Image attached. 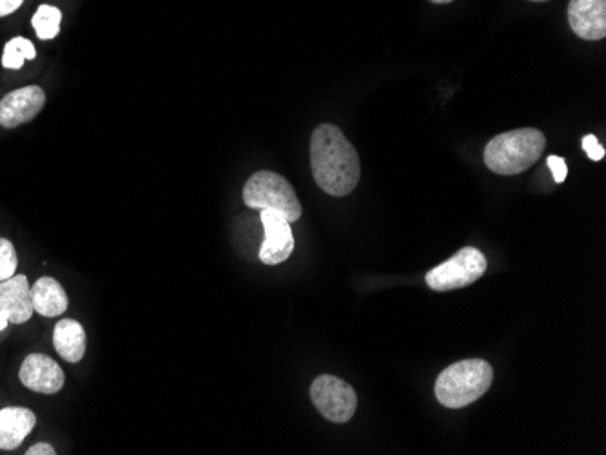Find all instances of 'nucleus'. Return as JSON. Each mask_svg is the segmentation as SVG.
Returning a JSON list of instances; mask_svg holds the SVG:
<instances>
[{
	"label": "nucleus",
	"mask_w": 606,
	"mask_h": 455,
	"mask_svg": "<svg viewBox=\"0 0 606 455\" xmlns=\"http://www.w3.org/2000/svg\"><path fill=\"white\" fill-rule=\"evenodd\" d=\"M311 169L321 191L331 197H348L362 176L358 151L340 127L321 124L311 138Z\"/></svg>",
	"instance_id": "nucleus-1"
},
{
	"label": "nucleus",
	"mask_w": 606,
	"mask_h": 455,
	"mask_svg": "<svg viewBox=\"0 0 606 455\" xmlns=\"http://www.w3.org/2000/svg\"><path fill=\"white\" fill-rule=\"evenodd\" d=\"M546 138L540 129H514L492 138L485 148V164L496 175H519L540 160Z\"/></svg>",
	"instance_id": "nucleus-2"
},
{
	"label": "nucleus",
	"mask_w": 606,
	"mask_h": 455,
	"mask_svg": "<svg viewBox=\"0 0 606 455\" xmlns=\"http://www.w3.org/2000/svg\"><path fill=\"white\" fill-rule=\"evenodd\" d=\"M494 370L483 359H465L446 367L435 379V397L446 408H465L491 389Z\"/></svg>",
	"instance_id": "nucleus-3"
},
{
	"label": "nucleus",
	"mask_w": 606,
	"mask_h": 455,
	"mask_svg": "<svg viewBox=\"0 0 606 455\" xmlns=\"http://www.w3.org/2000/svg\"><path fill=\"white\" fill-rule=\"evenodd\" d=\"M243 202L251 208H273L283 214L289 222H296L302 216V203L296 192L283 176L273 170H258L249 178L243 187Z\"/></svg>",
	"instance_id": "nucleus-4"
},
{
	"label": "nucleus",
	"mask_w": 606,
	"mask_h": 455,
	"mask_svg": "<svg viewBox=\"0 0 606 455\" xmlns=\"http://www.w3.org/2000/svg\"><path fill=\"white\" fill-rule=\"evenodd\" d=\"M487 258L480 249H459L445 264L438 265L425 276L427 286L435 292L454 291L480 280L485 275Z\"/></svg>",
	"instance_id": "nucleus-5"
},
{
	"label": "nucleus",
	"mask_w": 606,
	"mask_h": 455,
	"mask_svg": "<svg viewBox=\"0 0 606 455\" xmlns=\"http://www.w3.org/2000/svg\"><path fill=\"white\" fill-rule=\"evenodd\" d=\"M311 400L321 416L332 422H348L353 419L356 406H358V395L353 387L334 378V376H320L311 384Z\"/></svg>",
	"instance_id": "nucleus-6"
},
{
	"label": "nucleus",
	"mask_w": 606,
	"mask_h": 455,
	"mask_svg": "<svg viewBox=\"0 0 606 455\" xmlns=\"http://www.w3.org/2000/svg\"><path fill=\"white\" fill-rule=\"evenodd\" d=\"M260 219L264 225L265 238L260 248V260L265 265L283 264L294 251L291 222L273 208H262Z\"/></svg>",
	"instance_id": "nucleus-7"
},
{
	"label": "nucleus",
	"mask_w": 606,
	"mask_h": 455,
	"mask_svg": "<svg viewBox=\"0 0 606 455\" xmlns=\"http://www.w3.org/2000/svg\"><path fill=\"white\" fill-rule=\"evenodd\" d=\"M46 93L39 86L15 89L0 100V126L7 129L28 124L45 110Z\"/></svg>",
	"instance_id": "nucleus-8"
},
{
	"label": "nucleus",
	"mask_w": 606,
	"mask_h": 455,
	"mask_svg": "<svg viewBox=\"0 0 606 455\" xmlns=\"http://www.w3.org/2000/svg\"><path fill=\"white\" fill-rule=\"evenodd\" d=\"M21 383L39 394H56L64 387V370L46 354H29L18 372Z\"/></svg>",
	"instance_id": "nucleus-9"
},
{
	"label": "nucleus",
	"mask_w": 606,
	"mask_h": 455,
	"mask_svg": "<svg viewBox=\"0 0 606 455\" xmlns=\"http://www.w3.org/2000/svg\"><path fill=\"white\" fill-rule=\"evenodd\" d=\"M568 23L583 40L605 39L606 0H570Z\"/></svg>",
	"instance_id": "nucleus-10"
},
{
	"label": "nucleus",
	"mask_w": 606,
	"mask_h": 455,
	"mask_svg": "<svg viewBox=\"0 0 606 455\" xmlns=\"http://www.w3.org/2000/svg\"><path fill=\"white\" fill-rule=\"evenodd\" d=\"M0 311L7 314L10 324H26L34 316L31 287L24 275H15L0 281Z\"/></svg>",
	"instance_id": "nucleus-11"
},
{
	"label": "nucleus",
	"mask_w": 606,
	"mask_h": 455,
	"mask_svg": "<svg viewBox=\"0 0 606 455\" xmlns=\"http://www.w3.org/2000/svg\"><path fill=\"white\" fill-rule=\"evenodd\" d=\"M37 417L29 408L8 406L0 410V450H17L35 428Z\"/></svg>",
	"instance_id": "nucleus-12"
},
{
	"label": "nucleus",
	"mask_w": 606,
	"mask_h": 455,
	"mask_svg": "<svg viewBox=\"0 0 606 455\" xmlns=\"http://www.w3.org/2000/svg\"><path fill=\"white\" fill-rule=\"evenodd\" d=\"M31 300H34L35 313L46 318H56L66 313L67 294L64 287L50 276L39 278L31 287Z\"/></svg>",
	"instance_id": "nucleus-13"
},
{
	"label": "nucleus",
	"mask_w": 606,
	"mask_h": 455,
	"mask_svg": "<svg viewBox=\"0 0 606 455\" xmlns=\"http://www.w3.org/2000/svg\"><path fill=\"white\" fill-rule=\"evenodd\" d=\"M53 345L67 363H78L86 354V330L75 319H61L55 325Z\"/></svg>",
	"instance_id": "nucleus-14"
},
{
	"label": "nucleus",
	"mask_w": 606,
	"mask_h": 455,
	"mask_svg": "<svg viewBox=\"0 0 606 455\" xmlns=\"http://www.w3.org/2000/svg\"><path fill=\"white\" fill-rule=\"evenodd\" d=\"M61 21L62 13L59 8L42 4L31 18V24L40 40H51L61 31Z\"/></svg>",
	"instance_id": "nucleus-15"
},
{
	"label": "nucleus",
	"mask_w": 606,
	"mask_h": 455,
	"mask_svg": "<svg viewBox=\"0 0 606 455\" xmlns=\"http://www.w3.org/2000/svg\"><path fill=\"white\" fill-rule=\"evenodd\" d=\"M37 56L34 42L24 37H15V39L8 42L4 48V55H2V66L7 69H21L24 62L34 61Z\"/></svg>",
	"instance_id": "nucleus-16"
},
{
	"label": "nucleus",
	"mask_w": 606,
	"mask_h": 455,
	"mask_svg": "<svg viewBox=\"0 0 606 455\" xmlns=\"http://www.w3.org/2000/svg\"><path fill=\"white\" fill-rule=\"evenodd\" d=\"M18 258L13 243L7 238H0V281L8 280L15 276Z\"/></svg>",
	"instance_id": "nucleus-17"
},
{
	"label": "nucleus",
	"mask_w": 606,
	"mask_h": 455,
	"mask_svg": "<svg viewBox=\"0 0 606 455\" xmlns=\"http://www.w3.org/2000/svg\"><path fill=\"white\" fill-rule=\"evenodd\" d=\"M583 149L584 153L589 154V159L594 160V162L605 159V148L601 146L595 135H586L583 138Z\"/></svg>",
	"instance_id": "nucleus-18"
},
{
	"label": "nucleus",
	"mask_w": 606,
	"mask_h": 455,
	"mask_svg": "<svg viewBox=\"0 0 606 455\" xmlns=\"http://www.w3.org/2000/svg\"><path fill=\"white\" fill-rule=\"evenodd\" d=\"M546 162H548V167H551L552 176H554L556 184H563V181L567 180V162L561 156H548Z\"/></svg>",
	"instance_id": "nucleus-19"
},
{
	"label": "nucleus",
	"mask_w": 606,
	"mask_h": 455,
	"mask_svg": "<svg viewBox=\"0 0 606 455\" xmlns=\"http://www.w3.org/2000/svg\"><path fill=\"white\" fill-rule=\"evenodd\" d=\"M24 0H0V17H7L23 7Z\"/></svg>",
	"instance_id": "nucleus-20"
},
{
	"label": "nucleus",
	"mask_w": 606,
	"mask_h": 455,
	"mask_svg": "<svg viewBox=\"0 0 606 455\" xmlns=\"http://www.w3.org/2000/svg\"><path fill=\"white\" fill-rule=\"evenodd\" d=\"M28 455H55V448L48 443L34 444L31 448L26 452Z\"/></svg>",
	"instance_id": "nucleus-21"
},
{
	"label": "nucleus",
	"mask_w": 606,
	"mask_h": 455,
	"mask_svg": "<svg viewBox=\"0 0 606 455\" xmlns=\"http://www.w3.org/2000/svg\"><path fill=\"white\" fill-rule=\"evenodd\" d=\"M8 324H10V319H8L7 314L2 313V311H0V332H2V330L7 329Z\"/></svg>",
	"instance_id": "nucleus-22"
},
{
	"label": "nucleus",
	"mask_w": 606,
	"mask_h": 455,
	"mask_svg": "<svg viewBox=\"0 0 606 455\" xmlns=\"http://www.w3.org/2000/svg\"><path fill=\"white\" fill-rule=\"evenodd\" d=\"M430 2H435V4H449L452 0H430Z\"/></svg>",
	"instance_id": "nucleus-23"
},
{
	"label": "nucleus",
	"mask_w": 606,
	"mask_h": 455,
	"mask_svg": "<svg viewBox=\"0 0 606 455\" xmlns=\"http://www.w3.org/2000/svg\"><path fill=\"white\" fill-rule=\"evenodd\" d=\"M532 2H546V0H532Z\"/></svg>",
	"instance_id": "nucleus-24"
}]
</instances>
